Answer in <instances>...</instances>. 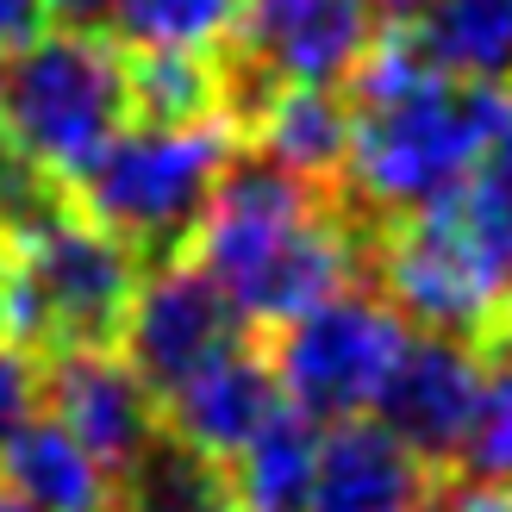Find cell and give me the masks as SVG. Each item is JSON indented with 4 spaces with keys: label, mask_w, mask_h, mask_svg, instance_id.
<instances>
[{
    "label": "cell",
    "mask_w": 512,
    "mask_h": 512,
    "mask_svg": "<svg viewBox=\"0 0 512 512\" xmlns=\"http://www.w3.org/2000/svg\"><path fill=\"white\" fill-rule=\"evenodd\" d=\"M275 406H281L275 369H269L263 344L244 338L225 356H213V363H200L194 375L175 381V388L157 400V413H163V431L175 444L213 456V463H232L244 450V438L275 413Z\"/></svg>",
    "instance_id": "12"
},
{
    "label": "cell",
    "mask_w": 512,
    "mask_h": 512,
    "mask_svg": "<svg viewBox=\"0 0 512 512\" xmlns=\"http://www.w3.org/2000/svg\"><path fill=\"white\" fill-rule=\"evenodd\" d=\"M38 356L32 350H19L13 338H0V444H7V431L19 419H32L38 413Z\"/></svg>",
    "instance_id": "20"
},
{
    "label": "cell",
    "mask_w": 512,
    "mask_h": 512,
    "mask_svg": "<svg viewBox=\"0 0 512 512\" xmlns=\"http://www.w3.org/2000/svg\"><path fill=\"white\" fill-rule=\"evenodd\" d=\"M450 475H463V481H512V388L506 381H488V388H481L475 425H469L463 456H456Z\"/></svg>",
    "instance_id": "19"
},
{
    "label": "cell",
    "mask_w": 512,
    "mask_h": 512,
    "mask_svg": "<svg viewBox=\"0 0 512 512\" xmlns=\"http://www.w3.org/2000/svg\"><path fill=\"white\" fill-rule=\"evenodd\" d=\"M369 244L375 225L356 219L338 188L275 169L238 144L182 256L219 281L250 331H275L350 281H369Z\"/></svg>",
    "instance_id": "1"
},
{
    "label": "cell",
    "mask_w": 512,
    "mask_h": 512,
    "mask_svg": "<svg viewBox=\"0 0 512 512\" xmlns=\"http://www.w3.org/2000/svg\"><path fill=\"white\" fill-rule=\"evenodd\" d=\"M244 338H256L250 319L225 300V288L194 256H157L138 275L132 313H125V331H119V356L163 400L182 375H194L200 363H213Z\"/></svg>",
    "instance_id": "8"
},
{
    "label": "cell",
    "mask_w": 512,
    "mask_h": 512,
    "mask_svg": "<svg viewBox=\"0 0 512 512\" xmlns=\"http://www.w3.org/2000/svg\"><path fill=\"white\" fill-rule=\"evenodd\" d=\"M119 125H132L125 44L113 32L44 25L0 50V138L44 182L69 188Z\"/></svg>",
    "instance_id": "3"
},
{
    "label": "cell",
    "mask_w": 512,
    "mask_h": 512,
    "mask_svg": "<svg viewBox=\"0 0 512 512\" xmlns=\"http://www.w3.org/2000/svg\"><path fill=\"white\" fill-rule=\"evenodd\" d=\"M469 344H475V356H481V375H488V381H506V388H512V300L494 306V319L481 325Z\"/></svg>",
    "instance_id": "22"
},
{
    "label": "cell",
    "mask_w": 512,
    "mask_h": 512,
    "mask_svg": "<svg viewBox=\"0 0 512 512\" xmlns=\"http://www.w3.org/2000/svg\"><path fill=\"white\" fill-rule=\"evenodd\" d=\"M0 288H7V225H0Z\"/></svg>",
    "instance_id": "27"
},
{
    "label": "cell",
    "mask_w": 512,
    "mask_h": 512,
    "mask_svg": "<svg viewBox=\"0 0 512 512\" xmlns=\"http://www.w3.org/2000/svg\"><path fill=\"white\" fill-rule=\"evenodd\" d=\"M238 144L294 169L319 188H338L350 157V94L344 88H269L238 125Z\"/></svg>",
    "instance_id": "13"
},
{
    "label": "cell",
    "mask_w": 512,
    "mask_h": 512,
    "mask_svg": "<svg viewBox=\"0 0 512 512\" xmlns=\"http://www.w3.org/2000/svg\"><path fill=\"white\" fill-rule=\"evenodd\" d=\"M144 256L94 225L57 188L38 213L7 225V288H0V338L38 363L63 350H119Z\"/></svg>",
    "instance_id": "2"
},
{
    "label": "cell",
    "mask_w": 512,
    "mask_h": 512,
    "mask_svg": "<svg viewBox=\"0 0 512 512\" xmlns=\"http://www.w3.org/2000/svg\"><path fill=\"white\" fill-rule=\"evenodd\" d=\"M431 512H512V481H463V475H444Z\"/></svg>",
    "instance_id": "21"
},
{
    "label": "cell",
    "mask_w": 512,
    "mask_h": 512,
    "mask_svg": "<svg viewBox=\"0 0 512 512\" xmlns=\"http://www.w3.org/2000/svg\"><path fill=\"white\" fill-rule=\"evenodd\" d=\"M375 32L381 19L369 0H238V25L225 44L232 125H244L269 88H344Z\"/></svg>",
    "instance_id": "7"
},
{
    "label": "cell",
    "mask_w": 512,
    "mask_h": 512,
    "mask_svg": "<svg viewBox=\"0 0 512 512\" xmlns=\"http://www.w3.org/2000/svg\"><path fill=\"white\" fill-rule=\"evenodd\" d=\"M232 157H238L232 119H194V125L132 119L94 150L88 169L63 194L94 225H107L119 244H132L144 263H157V256H182Z\"/></svg>",
    "instance_id": "4"
},
{
    "label": "cell",
    "mask_w": 512,
    "mask_h": 512,
    "mask_svg": "<svg viewBox=\"0 0 512 512\" xmlns=\"http://www.w3.org/2000/svg\"><path fill=\"white\" fill-rule=\"evenodd\" d=\"M425 7V0H369V13L381 19V25H400V19H413Z\"/></svg>",
    "instance_id": "25"
},
{
    "label": "cell",
    "mask_w": 512,
    "mask_h": 512,
    "mask_svg": "<svg viewBox=\"0 0 512 512\" xmlns=\"http://www.w3.org/2000/svg\"><path fill=\"white\" fill-rule=\"evenodd\" d=\"M481 388H488V375H481V356H475L469 338L413 331L369 413H381V425H388L419 463L450 475L456 456H463L469 425H475Z\"/></svg>",
    "instance_id": "10"
},
{
    "label": "cell",
    "mask_w": 512,
    "mask_h": 512,
    "mask_svg": "<svg viewBox=\"0 0 512 512\" xmlns=\"http://www.w3.org/2000/svg\"><path fill=\"white\" fill-rule=\"evenodd\" d=\"M50 25H82V32H107V0H44Z\"/></svg>",
    "instance_id": "24"
},
{
    "label": "cell",
    "mask_w": 512,
    "mask_h": 512,
    "mask_svg": "<svg viewBox=\"0 0 512 512\" xmlns=\"http://www.w3.org/2000/svg\"><path fill=\"white\" fill-rule=\"evenodd\" d=\"M438 481V469L419 463L388 425L363 413L319 431V463L300 512H431Z\"/></svg>",
    "instance_id": "11"
},
{
    "label": "cell",
    "mask_w": 512,
    "mask_h": 512,
    "mask_svg": "<svg viewBox=\"0 0 512 512\" xmlns=\"http://www.w3.org/2000/svg\"><path fill=\"white\" fill-rule=\"evenodd\" d=\"M413 325L394 313V300L375 281H350L331 300L306 306L300 319L269 331V369L288 406H300L306 419L338 425V419H363L381 381L394 375Z\"/></svg>",
    "instance_id": "5"
},
{
    "label": "cell",
    "mask_w": 512,
    "mask_h": 512,
    "mask_svg": "<svg viewBox=\"0 0 512 512\" xmlns=\"http://www.w3.org/2000/svg\"><path fill=\"white\" fill-rule=\"evenodd\" d=\"M0 481L38 512H113L119 506V481L50 413H32L7 431V444H0Z\"/></svg>",
    "instance_id": "14"
},
{
    "label": "cell",
    "mask_w": 512,
    "mask_h": 512,
    "mask_svg": "<svg viewBox=\"0 0 512 512\" xmlns=\"http://www.w3.org/2000/svg\"><path fill=\"white\" fill-rule=\"evenodd\" d=\"M400 25L450 82H512V0H425Z\"/></svg>",
    "instance_id": "15"
},
{
    "label": "cell",
    "mask_w": 512,
    "mask_h": 512,
    "mask_svg": "<svg viewBox=\"0 0 512 512\" xmlns=\"http://www.w3.org/2000/svg\"><path fill=\"white\" fill-rule=\"evenodd\" d=\"M238 0H107V32L125 50H225Z\"/></svg>",
    "instance_id": "18"
},
{
    "label": "cell",
    "mask_w": 512,
    "mask_h": 512,
    "mask_svg": "<svg viewBox=\"0 0 512 512\" xmlns=\"http://www.w3.org/2000/svg\"><path fill=\"white\" fill-rule=\"evenodd\" d=\"M44 25H50V7H44V0H0V50L25 44L32 32H44Z\"/></svg>",
    "instance_id": "23"
},
{
    "label": "cell",
    "mask_w": 512,
    "mask_h": 512,
    "mask_svg": "<svg viewBox=\"0 0 512 512\" xmlns=\"http://www.w3.org/2000/svg\"><path fill=\"white\" fill-rule=\"evenodd\" d=\"M313 463H319V419L281 400L225 469H232L244 512H300L306 488H313Z\"/></svg>",
    "instance_id": "16"
},
{
    "label": "cell",
    "mask_w": 512,
    "mask_h": 512,
    "mask_svg": "<svg viewBox=\"0 0 512 512\" xmlns=\"http://www.w3.org/2000/svg\"><path fill=\"white\" fill-rule=\"evenodd\" d=\"M38 400L113 481L163 438L157 394L119 350H63L38 363Z\"/></svg>",
    "instance_id": "9"
},
{
    "label": "cell",
    "mask_w": 512,
    "mask_h": 512,
    "mask_svg": "<svg viewBox=\"0 0 512 512\" xmlns=\"http://www.w3.org/2000/svg\"><path fill=\"white\" fill-rule=\"evenodd\" d=\"M0 512H38V506H25V500L7 488V481H0Z\"/></svg>",
    "instance_id": "26"
},
{
    "label": "cell",
    "mask_w": 512,
    "mask_h": 512,
    "mask_svg": "<svg viewBox=\"0 0 512 512\" xmlns=\"http://www.w3.org/2000/svg\"><path fill=\"white\" fill-rule=\"evenodd\" d=\"M369 281L413 331H438V338H475L494 319V306L512 300L500 263L481 250L450 200L400 225H381L369 244Z\"/></svg>",
    "instance_id": "6"
},
{
    "label": "cell",
    "mask_w": 512,
    "mask_h": 512,
    "mask_svg": "<svg viewBox=\"0 0 512 512\" xmlns=\"http://www.w3.org/2000/svg\"><path fill=\"white\" fill-rule=\"evenodd\" d=\"M113 512H244L232 469L175 444L169 431L150 444L132 469L119 475V506Z\"/></svg>",
    "instance_id": "17"
}]
</instances>
